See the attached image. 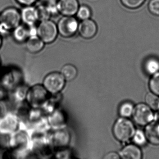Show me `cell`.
<instances>
[{
  "instance_id": "obj_42",
  "label": "cell",
  "mask_w": 159,
  "mask_h": 159,
  "mask_svg": "<svg viewBox=\"0 0 159 159\" xmlns=\"http://www.w3.org/2000/svg\"></svg>"
},
{
  "instance_id": "obj_2",
  "label": "cell",
  "mask_w": 159,
  "mask_h": 159,
  "mask_svg": "<svg viewBox=\"0 0 159 159\" xmlns=\"http://www.w3.org/2000/svg\"><path fill=\"white\" fill-rule=\"evenodd\" d=\"M24 82L23 71L16 66H8L0 71V87L10 92Z\"/></svg>"
},
{
  "instance_id": "obj_5",
  "label": "cell",
  "mask_w": 159,
  "mask_h": 159,
  "mask_svg": "<svg viewBox=\"0 0 159 159\" xmlns=\"http://www.w3.org/2000/svg\"><path fill=\"white\" fill-rule=\"evenodd\" d=\"M50 95L42 84H37L29 87L25 101L31 108H40Z\"/></svg>"
},
{
  "instance_id": "obj_31",
  "label": "cell",
  "mask_w": 159,
  "mask_h": 159,
  "mask_svg": "<svg viewBox=\"0 0 159 159\" xmlns=\"http://www.w3.org/2000/svg\"><path fill=\"white\" fill-rule=\"evenodd\" d=\"M149 85L152 93L159 96V72L153 74L150 80Z\"/></svg>"
},
{
  "instance_id": "obj_20",
  "label": "cell",
  "mask_w": 159,
  "mask_h": 159,
  "mask_svg": "<svg viewBox=\"0 0 159 159\" xmlns=\"http://www.w3.org/2000/svg\"><path fill=\"white\" fill-rule=\"evenodd\" d=\"M28 88V86L24 83L9 92L11 99L15 105L25 101Z\"/></svg>"
},
{
  "instance_id": "obj_24",
  "label": "cell",
  "mask_w": 159,
  "mask_h": 159,
  "mask_svg": "<svg viewBox=\"0 0 159 159\" xmlns=\"http://www.w3.org/2000/svg\"><path fill=\"white\" fill-rule=\"evenodd\" d=\"M76 158L74 152L70 146L55 149L53 158L58 159H71Z\"/></svg>"
},
{
  "instance_id": "obj_37",
  "label": "cell",
  "mask_w": 159,
  "mask_h": 159,
  "mask_svg": "<svg viewBox=\"0 0 159 159\" xmlns=\"http://www.w3.org/2000/svg\"><path fill=\"white\" fill-rule=\"evenodd\" d=\"M120 158V155L116 152H111L107 153L104 157L105 159H119Z\"/></svg>"
},
{
  "instance_id": "obj_14",
  "label": "cell",
  "mask_w": 159,
  "mask_h": 159,
  "mask_svg": "<svg viewBox=\"0 0 159 159\" xmlns=\"http://www.w3.org/2000/svg\"><path fill=\"white\" fill-rule=\"evenodd\" d=\"M57 10L64 16H73L78 11L80 5L78 0H57Z\"/></svg>"
},
{
  "instance_id": "obj_29",
  "label": "cell",
  "mask_w": 159,
  "mask_h": 159,
  "mask_svg": "<svg viewBox=\"0 0 159 159\" xmlns=\"http://www.w3.org/2000/svg\"><path fill=\"white\" fill-rule=\"evenodd\" d=\"M146 0H120L122 4L127 9L135 10L140 8Z\"/></svg>"
},
{
  "instance_id": "obj_32",
  "label": "cell",
  "mask_w": 159,
  "mask_h": 159,
  "mask_svg": "<svg viewBox=\"0 0 159 159\" xmlns=\"http://www.w3.org/2000/svg\"><path fill=\"white\" fill-rule=\"evenodd\" d=\"M133 140L135 144L138 146H142L145 145L147 142V138L145 133L141 130H137L133 136Z\"/></svg>"
},
{
  "instance_id": "obj_15",
  "label": "cell",
  "mask_w": 159,
  "mask_h": 159,
  "mask_svg": "<svg viewBox=\"0 0 159 159\" xmlns=\"http://www.w3.org/2000/svg\"><path fill=\"white\" fill-rule=\"evenodd\" d=\"M78 31L81 37L86 39H93L98 32L96 23L92 19L83 20L79 25Z\"/></svg>"
},
{
  "instance_id": "obj_6",
  "label": "cell",
  "mask_w": 159,
  "mask_h": 159,
  "mask_svg": "<svg viewBox=\"0 0 159 159\" xmlns=\"http://www.w3.org/2000/svg\"><path fill=\"white\" fill-rule=\"evenodd\" d=\"M66 82L60 71H55L47 74L42 84L50 94H55L62 93Z\"/></svg>"
},
{
  "instance_id": "obj_39",
  "label": "cell",
  "mask_w": 159,
  "mask_h": 159,
  "mask_svg": "<svg viewBox=\"0 0 159 159\" xmlns=\"http://www.w3.org/2000/svg\"><path fill=\"white\" fill-rule=\"evenodd\" d=\"M2 91H4V90L0 87V100L3 97V93L2 92Z\"/></svg>"
},
{
  "instance_id": "obj_9",
  "label": "cell",
  "mask_w": 159,
  "mask_h": 159,
  "mask_svg": "<svg viewBox=\"0 0 159 159\" xmlns=\"http://www.w3.org/2000/svg\"><path fill=\"white\" fill-rule=\"evenodd\" d=\"M21 122L14 111H8L0 119V134L10 135L20 129Z\"/></svg>"
},
{
  "instance_id": "obj_18",
  "label": "cell",
  "mask_w": 159,
  "mask_h": 159,
  "mask_svg": "<svg viewBox=\"0 0 159 159\" xmlns=\"http://www.w3.org/2000/svg\"><path fill=\"white\" fill-rule=\"evenodd\" d=\"M145 134L149 143L156 146L159 145V121L151 122L147 125Z\"/></svg>"
},
{
  "instance_id": "obj_33",
  "label": "cell",
  "mask_w": 159,
  "mask_h": 159,
  "mask_svg": "<svg viewBox=\"0 0 159 159\" xmlns=\"http://www.w3.org/2000/svg\"><path fill=\"white\" fill-rule=\"evenodd\" d=\"M148 10L152 15L159 17V0H150Z\"/></svg>"
},
{
  "instance_id": "obj_41",
  "label": "cell",
  "mask_w": 159,
  "mask_h": 159,
  "mask_svg": "<svg viewBox=\"0 0 159 159\" xmlns=\"http://www.w3.org/2000/svg\"><path fill=\"white\" fill-rule=\"evenodd\" d=\"M1 58H0V66H1Z\"/></svg>"
},
{
  "instance_id": "obj_36",
  "label": "cell",
  "mask_w": 159,
  "mask_h": 159,
  "mask_svg": "<svg viewBox=\"0 0 159 159\" xmlns=\"http://www.w3.org/2000/svg\"><path fill=\"white\" fill-rule=\"evenodd\" d=\"M16 1L23 6H31L34 4L37 0H16Z\"/></svg>"
},
{
  "instance_id": "obj_40",
  "label": "cell",
  "mask_w": 159,
  "mask_h": 159,
  "mask_svg": "<svg viewBox=\"0 0 159 159\" xmlns=\"http://www.w3.org/2000/svg\"><path fill=\"white\" fill-rule=\"evenodd\" d=\"M2 44V39L1 35L0 34V48L1 47Z\"/></svg>"
},
{
  "instance_id": "obj_1",
  "label": "cell",
  "mask_w": 159,
  "mask_h": 159,
  "mask_svg": "<svg viewBox=\"0 0 159 159\" xmlns=\"http://www.w3.org/2000/svg\"><path fill=\"white\" fill-rule=\"evenodd\" d=\"M48 132H31L30 150L34 158L52 159L53 158L55 149L50 141Z\"/></svg>"
},
{
  "instance_id": "obj_11",
  "label": "cell",
  "mask_w": 159,
  "mask_h": 159,
  "mask_svg": "<svg viewBox=\"0 0 159 159\" xmlns=\"http://www.w3.org/2000/svg\"><path fill=\"white\" fill-rule=\"evenodd\" d=\"M79 25L78 21L73 16H64L57 24L58 33L65 38L73 37L78 31Z\"/></svg>"
},
{
  "instance_id": "obj_38",
  "label": "cell",
  "mask_w": 159,
  "mask_h": 159,
  "mask_svg": "<svg viewBox=\"0 0 159 159\" xmlns=\"http://www.w3.org/2000/svg\"><path fill=\"white\" fill-rule=\"evenodd\" d=\"M43 1L44 2L46 3H53V2H56L57 0H43Z\"/></svg>"
},
{
  "instance_id": "obj_25",
  "label": "cell",
  "mask_w": 159,
  "mask_h": 159,
  "mask_svg": "<svg viewBox=\"0 0 159 159\" xmlns=\"http://www.w3.org/2000/svg\"><path fill=\"white\" fill-rule=\"evenodd\" d=\"M146 104L152 109L157 110L159 108V96L152 93H149L145 97Z\"/></svg>"
},
{
  "instance_id": "obj_7",
  "label": "cell",
  "mask_w": 159,
  "mask_h": 159,
  "mask_svg": "<svg viewBox=\"0 0 159 159\" xmlns=\"http://www.w3.org/2000/svg\"><path fill=\"white\" fill-rule=\"evenodd\" d=\"M135 132L133 123L123 117L118 119L113 125V135L117 140L121 142L129 140L133 137Z\"/></svg>"
},
{
  "instance_id": "obj_27",
  "label": "cell",
  "mask_w": 159,
  "mask_h": 159,
  "mask_svg": "<svg viewBox=\"0 0 159 159\" xmlns=\"http://www.w3.org/2000/svg\"><path fill=\"white\" fill-rule=\"evenodd\" d=\"M134 106L130 102H126L123 103L120 107L119 113L123 118L130 117L133 114Z\"/></svg>"
},
{
  "instance_id": "obj_30",
  "label": "cell",
  "mask_w": 159,
  "mask_h": 159,
  "mask_svg": "<svg viewBox=\"0 0 159 159\" xmlns=\"http://www.w3.org/2000/svg\"><path fill=\"white\" fill-rule=\"evenodd\" d=\"M37 9L39 15V20L42 21L48 20L52 16L51 12L46 4L40 5Z\"/></svg>"
},
{
  "instance_id": "obj_26",
  "label": "cell",
  "mask_w": 159,
  "mask_h": 159,
  "mask_svg": "<svg viewBox=\"0 0 159 159\" xmlns=\"http://www.w3.org/2000/svg\"><path fill=\"white\" fill-rule=\"evenodd\" d=\"M145 69L149 74H154L159 70V61L154 58L148 59L145 64Z\"/></svg>"
},
{
  "instance_id": "obj_21",
  "label": "cell",
  "mask_w": 159,
  "mask_h": 159,
  "mask_svg": "<svg viewBox=\"0 0 159 159\" xmlns=\"http://www.w3.org/2000/svg\"><path fill=\"white\" fill-rule=\"evenodd\" d=\"M44 46V43L38 36L29 37L26 42V48L31 53L39 52L43 49Z\"/></svg>"
},
{
  "instance_id": "obj_16",
  "label": "cell",
  "mask_w": 159,
  "mask_h": 159,
  "mask_svg": "<svg viewBox=\"0 0 159 159\" xmlns=\"http://www.w3.org/2000/svg\"><path fill=\"white\" fill-rule=\"evenodd\" d=\"M21 20L27 26L34 25L39 20L37 8L31 6H25L21 12Z\"/></svg>"
},
{
  "instance_id": "obj_22",
  "label": "cell",
  "mask_w": 159,
  "mask_h": 159,
  "mask_svg": "<svg viewBox=\"0 0 159 159\" xmlns=\"http://www.w3.org/2000/svg\"><path fill=\"white\" fill-rule=\"evenodd\" d=\"M67 82L75 80L78 75V70L74 65L67 64L64 65L60 71Z\"/></svg>"
},
{
  "instance_id": "obj_13",
  "label": "cell",
  "mask_w": 159,
  "mask_h": 159,
  "mask_svg": "<svg viewBox=\"0 0 159 159\" xmlns=\"http://www.w3.org/2000/svg\"><path fill=\"white\" fill-rule=\"evenodd\" d=\"M47 116L48 124L52 130L67 127L68 120L67 114L60 107Z\"/></svg>"
},
{
  "instance_id": "obj_17",
  "label": "cell",
  "mask_w": 159,
  "mask_h": 159,
  "mask_svg": "<svg viewBox=\"0 0 159 159\" xmlns=\"http://www.w3.org/2000/svg\"><path fill=\"white\" fill-rule=\"evenodd\" d=\"M62 100L63 94L62 93L55 94H50L47 101L40 108L47 116L59 107Z\"/></svg>"
},
{
  "instance_id": "obj_8",
  "label": "cell",
  "mask_w": 159,
  "mask_h": 159,
  "mask_svg": "<svg viewBox=\"0 0 159 159\" xmlns=\"http://www.w3.org/2000/svg\"><path fill=\"white\" fill-rule=\"evenodd\" d=\"M37 30L38 37L47 44L53 42L58 33L57 25L49 19L41 21L37 27Z\"/></svg>"
},
{
  "instance_id": "obj_10",
  "label": "cell",
  "mask_w": 159,
  "mask_h": 159,
  "mask_svg": "<svg viewBox=\"0 0 159 159\" xmlns=\"http://www.w3.org/2000/svg\"><path fill=\"white\" fill-rule=\"evenodd\" d=\"M48 136L55 149L69 147L71 142V134L67 127L55 130L51 129L48 132Z\"/></svg>"
},
{
  "instance_id": "obj_35",
  "label": "cell",
  "mask_w": 159,
  "mask_h": 159,
  "mask_svg": "<svg viewBox=\"0 0 159 159\" xmlns=\"http://www.w3.org/2000/svg\"><path fill=\"white\" fill-rule=\"evenodd\" d=\"M8 111L7 104L2 100H0V119L4 116Z\"/></svg>"
},
{
  "instance_id": "obj_19",
  "label": "cell",
  "mask_w": 159,
  "mask_h": 159,
  "mask_svg": "<svg viewBox=\"0 0 159 159\" xmlns=\"http://www.w3.org/2000/svg\"><path fill=\"white\" fill-rule=\"evenodd\" d=\"M120 156L124 159H140L142 158V152L136 145H129L121 150Z\"/></svg>"
},
{
  "instance_id": "obj_28",
  "label": "cell",
  "mask_w": 159,
  "mask_h": 159,
  "mask_svg": "<svg viewBox=\"0 0 159 159\" xmlns=\"http://www.w3.org/2000/svg\"><path fill=\"white\" fill-rule=\"evenodd\" d=\"M76 15L80 20L83 21L90 18L92 15V11L88 6L81 5L79 7Z\"/></svg>"
},
{
  "instance_id": "obj_12",
  "label": "cell",
  "mask_w": 159,
  "mask_h": 159,
  "mask_svg": "<svg viewBox=\"0 0 159 159\" xmlns=\"http://www.w3.org/2000/svg\"><path fill=\"white\" fill-rule=\"evenodd\" d=\"M132 115L134 121L141 126L147 125L154 119L151 109L144 103L138 104L134 109Z\"/></svg>"
},
{
  "instance_id": "obj_4",
  "label": "cell",
  "mask_w": 159,
  "mask_h": 159,
  "mask_svg": "<svg viewBox=\"0 0 159 159\" xmlns=\"http://www.w3.org/2000/svg\"><path fill=\"white\" fill-rule=\"evenodd\" d=\"M21 13L14 8L5 9L0 14V34H7L20 25Z\"/></svg>"
},
{
  "instance_id": "obj_23",
  "label": "cell",
  "mask_w": 159,
  "mask_h": 159,
  "mask_svg": "<svg viewBox=\"0 0 159 159\" xmlns=\"http://www.w3.org/2000/svg\"><path fill=\"white\" fill-rule=\"evenodd\" d=\"M13 38L17 42L23 43L26 41L29 37L28 27L20 25L13 30Z\"/></svg>"
},
{
  "instance_id": "obj_3",
  "label": "cell",
  "mask_w": 159,
  "mask_h": 159,
  "mask_svg": "<svg viewBox=\"0 0 159 159\" xmlns=\"http://www.w3.org/2000/svg\"><path fill=\"white\" fill-rule=\"evenodd\" d=\"M10 148L19 152L22 159L34 158L30 150V134L26 130L20 129L10 135Z\"/></svg>"
},
{
  "instance_id": "obj_34",
  "label": "cell",
  "mask_w": 159,
  "mask_h": 159,
  "mask_svg": "<svg viewBox=\"0 0 159 159\" xmlns=\"http://www.w3.org/2000/svg\"><path fill=\"white\" fill-rule=\"evenodd\" d=\"M10 136L0 134V149L6 150L10 148Z\"/></svg>"
}]
</instances>
